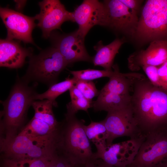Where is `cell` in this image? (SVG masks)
<instances>
[{
	"label": "cell",
	"instance_id": "1",
	"mask_svg": "<svg viewBox=\"0 0 167 167\" xmlns=\"http://www.w3.org/2000/svg\"><path fill=\"white\" fill-rule=\"evenodd\" d=\"M130 94V107L142 135L167 131V89L142 75L135 80Z\"/></svg>",
	"mask_w": 167,
	"mask_h": 167
},
{
	"label": "cell",
	"instance_id": "2",
	"mask_svg": "<svg viewBox=\"0 0 167 167\" xmlns=\"http://www.w3.org/2000/svg\"><path fill=\"white\" fill-rule=\"evenodd\" d=\"M17 76L15 83L7 98L1 101L3 110L0 113V142L15 137L23 126L29 108L35 101L36 84L32 86Z\"/></svg>",
	"mask_w": 167,
	"mask_h": 167
},
{
	"label": "cell",
	"instance_id": "3",
	"mask_svg": "<svg viewBox=\"0 0 167 167\" xmlns=\"http://www.w3.org/2000/svg\"><path fill=\"white\" fill-rule=\"evenodd\" d=\"M61 138V130L58 132L43 137L18 134L11 140L0 142L1 156L32 159L52 157L58 152Z\"/></svg>",
	"mask_w": 167,
	"mask_h": 167
},
{
	"label": "cell",
	"instance_id": "4",
	"mask_svg": "<svg viewBox=\"0 0 167 167\" xmlns=\"http://www.w3.org/2000/svg\"><path fill=\"white\" fill-rule=\"evenodd\" d=\"M84 126V121L78 119L75 115H65L59 151L74 163L83 166L95 159Z\"/></svg>",
	"mask_w": 167,
	"mask_h": 167
},
{
	"label": "cell",
	"instance_id": "5",
	"mask_svg": "<svg viewBox=\"0 0 167 167\" xmlns=\"http://www.w3.org/2000/svg\"><path fill=\"white\" fill-rule=\"evenodd\" d=\"M131 39L139 45L155 40L167 41V0L146 1Z\"/></svg>",
	"mask_w": 167,
	"mask_h": 167
},
{
	"label": "cell",
	"instance_id": "6",
	"mask_svg": "<svg viewBox=\"0 0 167 167\" xmlns=\"http://www.w3.org/2000/svg\"><path fill=\"white\" fill-rule=\"evenodd\" d=\"M67 66L57 49L48 48L29 57L28 68L22 78L29 83L39 82L49 87L57 83L59 74Z\"/></svg>",
	"mask_w": 167,
	"mask_h": 167
},
{
	"label": "cell",
	"instance_id": "7",
	"mask_svg": "<svg viewBox=\"0 0 167 167\" xmlns=\"http://www.w3.org/2000/svg\"><path fill=\"white\" fill-rule=\"evenodd\" d=\"M145 138H131L108 146L105 142L95 143L97 151L94 158L113 167H126L133 163Z\"/></svg>",
	"mask_w": 167,
	"mask_h": 167
},
{
	"label": "cell",
	"instance_id": "8",
	"mask_svg": "<svg viewBox=\"0 0 167 167\" xmlns=\"http://www.w3.org/2000/svg\"><path fill=\"white\" fill-rule=\"evenodd\" d=\"M167 163V131L145 136L133 163L134 167H163Z\"/></svg>",
	"mask_w": 167,
	"mask_h": 167
},
{
	"label": "cell",
	"instance_id": "9",
	"mask_svg": "<svg viewBox=\"0 0 167 167\" xmlns=\"http://www.w3.org/2000/svg\"><path fill=\"white\" fill-rule=\"evenodd\" d=\"M107 130L106 144H112L117 138L128 136L131 138H139L142 135L135 121L130 106L108 112L102 121Z\"/></svg>",
	"mask_w": 167,
	"mask_h": 167
},
{
	"label": "cell",
	"instance_id": "10",
	"mask_svg": "<svg viewBox=\"0 0 167 167\" xmlns=\"http://www.w3.org/2000/svg\"><path fill=\"white\" fill-rule=\"evenodd\" d=\"M49 37L53 47L58 50L68 66L79 61H92L84 45L85 37L77 30L66 34L52 32Z\"/></svg>",
	"mask_w": 167,
	"mask_h": 167
},
{
	"label": "cell",
	"instance_id": "11",
	"mask_svg": "<svg viewBox=\"0 0 167 167\" xmlns=\"http://www.w3.org/2000/svg\"><path fill=\"white\" fill-rule=\"evenodd\" d=\"M40 11L34 16L41 30L44 37L47 38L53 31L60 29L65 22H74L72 12L66 10L64 6L58 0H44L39 2Z\"/></svg>",
	"mask_w": 167,
	"mask_h": 167
},
{
	"label": "cell",
	"instance_id": "12",
	"mask_svg": "<svg viewBox=\"0 0 167 167\" xmlns=\"http://www.w3.org/2000/svg\"><path fill=\"white\" fill-rule=\"evenodd\" d=\"M103 2L106 13V27L132 38L137 27L138 16L120 0H104Z\"/></svg>",
	"mask_w": 167,
	"mask_h": 167
},
{
	"label": "cell",
	"instance_id": "13",
	"mask_svg": "<svg viewBox=\"0 0 167 167\" xmlns=\"http://www.w3.org/2000/svg\"><path fill=\"white\" fill-rule=\"evenodd\" d=\"M0 15L7 30L6 38L33 44L32 32L35 18L25 15L7 8L0 7Z\"/></svg>",
	"mask_w": 167,
	"mask_h": 167
},
{
	"label": "cell",
	"instance_id": "14",
	"mask_svg": "<svg viewBox=\"0 0 167 167\" xmlns=\"http://www.w3.org/2000/svg\"><path fill=\"white\" fill-rule=\"evenodd\" d=\"M72 12L74 22L79 26L77 30L84 37L96 25L106 27V13L103 2L96 0H85Z\"/></svg>",
	"mask_w": 167,
	"mask_h": 167
},
{
	"label": "cell",
	"instance_id": "15",
	"mask_svg": "<svg viewBox=\"0 0 167 167\" xmlns=\"http://www.w3.org/2000/svg\"><path fill=\"white\" fill-rule=\"evenodd\" d=\"M145 49L131 54L128 58L129 69L138 71L145 65L160 66L167 62V41L155 40L149 43Z\"/></svg>",
	"mask_w": 167,
	"mask_h": 167
},
{
	"label": "cell",
	"instance_id": "16",
	"mask_svg": "<svg viewBox=\"0 0 167 167\" xmlns=\"http://www.w3.org/2000/svg\"><path fill=\"white\" fill-rule=\"evenodd\" d=\"M32 55L30 50L23 48L18 42L7 38L0 39L1 67L20 68L24 65L26 58Z\"/></svg>",
	"mask_w": 167,
	"mask_h": 167
},
{
	"label": "cell",
	"instance_id": "17",
	"mask_svg": "<svg viewBox=\"0 0 167 167\" xmlns=\"http://www.w3.org/2000/svg\"><path fill=\"white\" fill-rule=\"evenodd\" d=\"M112 68L113 75L101 91L122 96H130L135 80L142 74L135 72L121 73L117 64L113 65Z\"/></svg>",
	"mask_w": 167,
	"mask_h": 167
},
{
	"label": "cell",
	"instance_id": "18",
	"mask_svg": "<svg viewBox=\"0 0 167 167\" xmlns=\"http://www.w3.org/2000/svg\"><path fill=\"white\" fill-rule=\"evenodd\" d=\"M125 41L124 38H117L107 45H104L101 41H99L94 46L96 52L92 58L94 65L101 66L105 70L112 71L114 58Z\"/></svg>",
	"mask_w": 167,
	"mask_h": 167
},
{
	"label": "cell",
	"instance_id": "19",
	"mask_svg": "<svg viewBox=\"0 0 167 167\" xmlns=\"http://www.w3.org/2000/svg\"><path fill=\"white\" fill-rule=\"evenodd\" d=\"M131 100V95L122 96L100 91L97 100L93 102L92 107L96 111L108 112L130 106Z\"/></svg>",
	"mask_w": 167,
	"mask_h": 167
},
{
	"label": "cell",
	"instance_id": "20",
	"mask_svg": "<svg viewBox=\"0 0 167 167\" xmlns=\"http://www.w3.org/2000/svg\"><path fill=\"white\" fill-rule=\"evenodd\" d=\"M32 106L35 111L33 118L44 121L54 129L61 128L62 122L57 121L54 114L52 108L54 105L52 101L48 100L35 101Z\"/></svg>",
	"mask_w": 167,
	"mask_h": 167
},
{
	"label": "cell",
	"instance_id": "21",
	"mask_svg": "<svg viewBox=\"0 0 167 167\" xmlns=\"http://www.w3.org/2000/svg\"><path fill=\"white\" fill-rule=\"evenodd\" d=\"M61 128L62 126L59 129H54L44 121L33 117L18 134L32 137H43L58 132Z\"/></svg>",
	"mask_w": 167,
	"mask_h": 167
},
{
	"label": "cell",
	"instance_id": "22",
	"mask_svg": "<svg viewBox=\"0 0 167 167\" xmlns=\"http://www.w3.org/2000/svg\"><path fill=\"white\" fill-rule=\"evenodd\" d=\"M76 80L73 78L69 77L62 82L56 83L49 87L48 89L41 94L37 93L35 96V100L40 101L48 100L52 101L54 106L57 105L55 100L61 94L69 90L75 83Z\"/></svg>",
	"mask_w": 167,
	"mask_h": 167
},
{
	"label": "cell",
	"instance_id": "23",
	"mask_svg": "<svg viewBox=\"0 0 167 167\" xmlns=\"http://www.w3.org/2000/svg\"><path fill=\"white\" fill-rule=\"evenodd\" d=\"M71 101L66 105V115H75L79 110L88 112L92 107L93 102L86 98L74 85L70 89Z\"/></svg>",
	"mask_w": 167,
	"mask_h": 167
},
{
	"label": "cell",
	"instance_id": "24",
	"mask_svg": "<svg viewBox=\"0 0 167 167\" xmlns=\"http://www.w3.org/2000/svg\"><path fill=\"white\" fill-rule=\"evenodd\" d=\"M54 156L46 158L32 159L12 158L1 156L0 167H48Z\"/></svg>",
	"mask_w": 167,
	"mask_h": 167
},
{
	"label": "cell",
	"instance_id": "25",
	"mask_svg": "<svg viewBox=\"0 0 167 167\" xmlns=\"http://www.w3.org/2000/svg\"><path fill=\"white\" fill-rule=\"evenodd\" d=\"M84 129L88 139L94 144L106 143L107 130L102 121L99 122L92 121L88 125H85Z\"/></svg>",
	"mask_w": 167,
	"mask_h": 167
},
{
	"label": "cell",
	"instance_id": "26",
	"mask_svg": "<svg viewBox=\"0 0 167 167\" xmlns=\"http://www.w3.org/2000/svg\"><path fill=\"white\" fill-rule=\"evenodd\" d=\"M70 73L76 80L92 81L103 77L110 78L113 73V71L87 69L84 70L71 71Z\"/></svg>",
	"mask_w": 167,
	"mask_h": 167
},
{
	"label": "cell",
	"instance_id": "27",
	"mask_svg": "<svg viewBox=\"0 0 167 167\" xmlns=\"http://www.w3.org/2000/svg\"><path fill=\"white\" fill-rule=\"evenodd\" d=\"M75 85L88 100L92 101L94 97L98 96L100 91L96 89L92 81L76 80Z\"/></svg>",
	"mask_w": 167,
	"mask_h": 167
},
{
	"label": "cell",
	"instance_id": "28",
	"mask_svg": "<svg viewBox=\"0 0 167 167\" xmlns=\"http://www.w3.org/2000/svg\"><path fill=\"white\" fill-rule=\"evenodd\" d=\"M75 164L62 154L58 153L52 158L48 167H84Z\"/></svg>",
	"mask_w": 167,
	"mask_h": 167
},
{
	"label": "cell",
	"instance_id": "29",
	"mask_svg": "<svg viewBox=\"0 0 167 167\" xmlns=\"http://www.w3.org/2000/svg\"><path fill=\"white\" fill-rule=\"evenodd\" d=\"M142 69L146 75L148 79L153 85L161 87L158 72V67L151 65H145L143 66Z\"/></svg>",
	"mask_w": 167,
	"mask_h": 167
},
{
	"label": "cell",
	"instance_id": "30",
	"mask_svg": "<svg viewBox=\"0 0 167 167\" xmlns=\"http://www.w3.org/2000/svg\"><path fill=\"white\" fill-rule=\"evenodd\" d=\"M135 16H138V14L141 6L143 2L140 0H120Z\"/></svg>",
	"mask_w": 167,
	"mask_h": 167
},
{
	"label": "cell",
	"instance_id": "31",
	"mask_svg": "<svg viewBox=\"0 0 167 167\" xmlns=\"http://www.w3.org/2000/svg\"><path fill=\"white\" fill-rule=\"evenodd\" d=\"M158 68L161 87L167 89V62Z\"/></svg>",
	"mask_w": 167,
	"mask_h": 167
},
{
	"label": "cell",
	"instance_id": "32",
	"mask_svg": "<svg viewBox=\"0 0 167 167\" xmlns=\"http://www.w3.org/2000/svg\"><path fill=\"white\" fill-rule=\"evenodd\" d=\"M84 167H113L105 163L99 159H95L87 163Z\"/></svg>",
	"mask_w": 167,
	"mask_h": 167
},
{
	"label": "cell",
	"instance_id": "33",
	"mask_svg": "<svg viewBox=\"0 0 167 167\" xmlns=\"http://www.w3.org/2000/svg\"><path fill=\"white\" fill-rule=\"evenodd\" d=\"M163 167H167V163H166Z\"/></svg>",
	"mask_w": 167,
	"mask_h": 167
},
{
	"label": "cell",
	"instance_id": "34",
	"mask_svg": "<svg viewBox=\"0 0 167 167\" xmlns=\"http://www.w3.org/2000/svg\"><path fill=\"white\" fill-rule=\"evenodd\" d=\"M126 167H134L133 166H131V165H129V166H127Z\"/></svg>",
	"mask_w": 167,
	"mask_h": 167
}]
</instances>
